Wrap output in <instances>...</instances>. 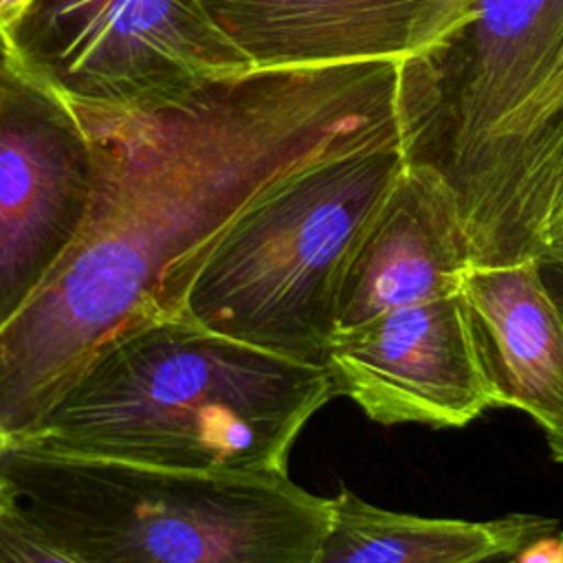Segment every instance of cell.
I'll list each match as a JSON object with an SVG mask.
<instances>
[{
	"instance_id": "obj_8",
	"label": "cell",
	"mask_w": 563,
	"mask_h": 563,
	"mask_svg": "<svg viewBox=\"0 0 563 563\" xmlns=\"http://www.w3.org/2000/svg\"><path fill=\"white\" fill-rule=\"evenodd\" d=\"M255 70L440 59L477 0H200Z\"/></svg>"
},
{
	"instance_id": "obj_19",
	"label": "cell",
	"mask_w": 563,
	"mask_h": 563,
	"mask_svg": "<svg viewBox=\"0 0 563 563\" xmlns=\"http://www.w3.org/2000/svg\"><path fill=\"white\" fill-rule=\"evenodd\" d=\"M0 490H2V486H0Z\"/></svg>"
},
{
	"instance_id": "obj_15",
	"label": "cell",
	"mask_w": 563,
	"mask_h": 563,
	"mask_svg": "<svg viewBox=\"0 0 563 563\" xmlns=\"http://www.w3.org/2000/svg\"><path fill=\"white\" fill-rule=\"evenodd\" d=\"M29 4L31 0H0V46L2 48Z\"/></svg>"
},
{
	"instance_id": "obj_18",
	"label": "cell",
	"mask_w": 563,
	"mask_h": 563,
	"mask_svg": "<svg viewBox=\"0 0 563 563\" xmlns=\"http://www.w3.org/2000/svg\"><path fill=\"white\" fill-rule=\"evenodd\" d=\"M13 444H15V438H13V435H9L7 431H2V429H0V460H2V455H4V453H7V451L13 446Z\"/></svg>"
},
{
	"instance_id": "obj_16",
	"label": "cell",
	"mask_w": 563,
	"mask_h": 563,
	"mask_svg": "<svg viewBox=\"0 0 563 563\" xmlns=\"http://www.w3.org/2000/svg\"><path fill=\"white\" fill-rule=\"evenodd\" d=\"M539 271L548 290L563 306V260H539Z\"/></svg>"
},
{
	"instance_id": "obj_1",
	"label": "cell",
	"mask_w": 563,
	"mask_h": 563,
	"mask_svg": "<svg viewBox=\"0 0 563 563\" xmlns=\"http://www.w3.org/2000/svg\"><path fill=\"white\" fill-rule=\"evenodd\" d=\"M440 59L251 70L152 110L73 106L97 185L42 292L0 332V429L26 438L95 352L161 312L167 275L282 176L341 154L431 143Z\"/></svg>"
},
{
	"instance_id": "obj_13",
	"label": "cell",
	"mask_w": 563,
	"mask_h": 563,
	"mask_svg": "<svg viewBox=\"0 0 563 563\" xmlns=\"http://www.w3.org/2000/svg\"><path fill=\"white\" fill-rule=\"evenodd\" d=\"M539 260H563V161L559 163L550 185V196L541 224Z\"/></svg>"
},
{
	"instance_id": "obj_4",
	"label": "cell",
	"mask_w": 563,
	"mask_h": 563,
	"mask_svg": "<svg viewBox=\"0 0 563 563\" xmlns=\"http://www.w3.org/2000/svg\"><path fill=\"white\" fill-rule=\"evenodd\" d=\"M411 156L369 147L271 183L167 275L161 312L323 365L352 253Z\"/></svg>"
},
{
	"instance_id": "obj_3",
	"label": "cell",
	"mask_w": 563,
	"mask_h": 563,
	"mask_svg": "<svg viewBox=\"0 0 563 563\" xmlns=\"http://www.w3.org/2000/svg\"><path fill=\"white\" fill-rule=\"evenodd\" d=\"M0 486L84 563H314L330 497L288 471H187L15 440Z\"/></svg>"
},
{
	"instance_id": "obj_2",
	"label": "cell",
	"mask_w": 563,
	"mask_h": 563,
	"mask_svg": "<svg viewBox=\"0 0 563 563\" xmlns=\"http://www.w3.org/2000/svg\"><path fill=\"white\" fill-rule=\"evenodd\" d=\"M330 372L156 312L101 345L22 438L37 446L187 471H288Z\"/></svg>"
},
{
	"instance_id": "obj_11",
	"label": "cell",
	"mask_w": 563,
	"mask_h": 563,
	"mask_svg": "<svg viewBox=\"0 0 563 563\" xmlns=\"http://www.w3.org/2000/svg\"><path fill=\"white\" fill-rule=\"evenodd\" d=\"M314 563H479L537 545L563 528L539 515L438 519L378 508L341 486Z\"/></svg>"
},
{
	"instance_id": "obj_12",
	"label": "cell",
	"mask_w": 563,
	"mask_h": 563,
	"mask_svg": "<svg viewBox=\"0 0 563 563\" xmlns=\"http://www.w3.org/2000/svg\"><path fill=\"white\" fill-rule=\"evenodd\" d=\"M0 563H84L55 545L18 504L0 490Z\"/></svg>"
},
{
	"instance_id": "obj_17",
	"label": "cell",
	"mask_w": 563,
	"mask_h": 563,
	"mask_svg": "<svg viewBox=\"0 0 563 563\" xmlns=\"http://www.w3.org/2000/svg\"><path fill=\"white\" fill-rule=\"evenodd\" d=\"M545 440H548L552 457L563 464V424L559 429H554V431H548Z\"/></svg>"
},
{
	"instance_id": "obj_5",
	"label": "cell",
	"mask_w": 563,
	"mask_h": 563,
	"mask_svg": "<svg viewBox=\"0 0 563 563\" xmlns=\"http://www.w3.org/2000/svg\"><path fill=\"white\" fill-rule=\"evenodd\" d=\"M4 51L70 106L119 112L255 70L200 0H31Z\"/></svg>"
},
{
	"instance_id": "obj_9",
	"label": "cell",
	"mask_w": 563,
	"mask_h": 563,
	"mask_svg": "<svg viewBox=\"0 0 563 563\" xmlns=\"http://www.w3.org/2000/svg\"><path fill=\"white\" fill-rule=\"evenodd\" d=\"M473 266L453 191L438 165L411 156L347 264L336 332L394 308L460 290Z\"/></svg>"
},
{
	"instance_id": "obj_14",
	"label": "cell",
	"mask_w": 563,
	"mask_h": 563,
	"mask_svg": "<svg viewBox=\"0 0 563 563\" xmlns=\"http://www.w3.org/2000/svg\"><path fill=\"white\" fill-rule=\"evenodd\" d=\"M479 563H563V530L526 550L493 554Z\"/></svg>"
},
{
	"instance_id": "obj_10",
	"label": "cell",
	"mask_w": 563,
	"mask_h": 563,
	"mask_svg": "<svg viewBox=\"0 0 563 563\" xmlns=\"http://www.w3.org/2000/svg\"><path fill=\"white\" fill-rule=\"evenodd\" d=\"M490 407H512L543 429L563 424V306L539 260L471 266L460 284Z\"/></svg>"
},
{
	"instance_id": "obj_7",
	"label": "cell",
	"mask_w": 563,
	"mask_h": 563,
	"mask_svg": "<svg viewBox=\"0 0 563 563\" xmlns=\"http://www.w3.org/2000/svg\"><path fill=\"white\" fill-rule=\"evenodd\" d=\"M323 367L380 424L464 427L490 407L460 290L339 330Z\"/></svg>"
},
{
	"instance_id": "obj_6",
	"label": "cell",
	"mask_w": 563,
	"mask_h": 563,
	"mask_svg": "<svg viewBox=\"0 0 563 563\" xmlns=\"http://www.w3.org/2000/svg\"><path fill=\"white\" fill-rule=\"evenodd\" d=\"M95 185L77 110L0 46V332L77 244Z\"/></svg>"
}]
</instances>
